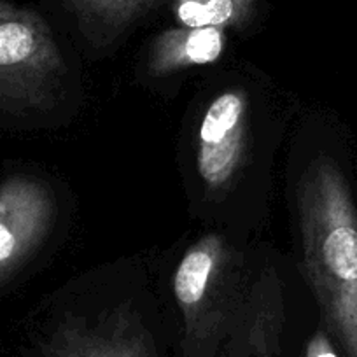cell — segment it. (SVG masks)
<instances>
[{
    "mask_svg": "<svg viewBox=\"0 0 357 357\" xmlns=\"http://www.w3.org/2000/svg\"><path fill=\"white\" fill-rule=\"evenodd\" d=\"M305 279L328 331L347 357H357V207L331 158H317L298 186Z\"/></svg>",
    "mask_w": 357,
    "mask_h": 357,
    "instance_id": "obj_1",
    "label": "cell"
},
{
    "mask_svg": "<svg viewBox=\"0 0 357 357\" xmlns=\"http://www.w3.org/2000/svg\"><path fill=\"white\" fill-rule=\"evenodd\" d=\"M63 74L60 47L43 16L0 0V105L44 107Z\"/></svg>",
    "mask_w": 357,
    "mask_h": 357,
    "instance_id": "obj_2",
    "label": "cell"
},
{
    "mask_svg": "<svg viewBox=\"0 0 357 357\" xmlns=\"http://www.w3.org/2000/svg\"><path fill=\"white\" fill-rule=\"evenodd\" d=\"M53 218L54 198L39 178L13 175L0 184V286L39 249Z\"/></svg>",
    "mask_w": 357,
    "mask_h": 357,
    "instance_id": "obj_3",
    "label": "cell"
},
{
    "mask_svg": "<svg viewBox=\"0 0 357 357\" xmlns=\"http://www.w3.org/2000/svg\"><path fill=\"white\" fill-rule=\"evenodd\" d=\"M249 98L242 89L218 95L205 111L198 133L197 170L211 191L229 186L247 151Z\"/></svg>",
    "mask_w": 357,
    "mask_h": 357,
    "instance_id": "obj_4",
    "label": "cell"
},
{
    "mask_svg": "<svg viewBox=\"0 0 357 357\" xmlns=\"http://www.w3.org/2000/svg\"><path fill=\"white\" fill-rule=\"evenodd\" d=\"M43 357H158L149 331L126 310L97 324L68 322L53 336Z\"/></svg>",
    "mask_w": 357,
    "mask_h": 357,
    "instance_id": "obj_5",
    "label": "cell"
},
{
    "mask_svg": "<svg viewBox=\"0 0 357 357\" xmlns=\"http://www.w3.org/2000/svg\"><path fill=\"white\" fill-rule=\"evenodd\" d=\"M226 245L219 235H205L188 249L174 275V294L186 321L188 340L208 338L212 333L211 301L221 284Z\"/></svg>",
    "mask_w": 357,
    "mask_h": 357,
    "instance_id": "obj_6",
    "label": "cell"
},
{
    "mask_svg": "<svg viewBox=\"0 0 357 357\" xmlns=\"http://www.w3.org/2000/svg\"><path fill=\"white\" fill-rule=\"evenodd\" d=\"M226 43V30L215 26L163 30L151 46L147 70L153 77H163L184 68L214 63L225 53Z\"/></svg>",
    "mask_w": 357,
    "mask_h": 357,
    "instance_id": "obj_7",
    "label": "cell"
},
{
    "mask_svg": "<svg viewBox=\"0 0 357 357\" xmlns=\"http://www.w3.org/2000/svg\"><path fill=\"white\" fill-rule=\"evenodd\" d=\"M82 32L95 43H111L160 8L165 0H63Z\"/></svg>",
    "mask_w": 357,
    "mask_h": 357,
    "instance_id": "obj_8",
    "label": "cell"
},
{
    "mask_svg": "<svg viewBox=\"0 0 357 357\" xmlns=\"http://www.w3.org/2000/svg\"><path fill=\"white\" fill-rule=\"evenodd\" d=\"M256 8L257 0H172L175 22L186 29H242Z\"/></svg>",
    "mask_w": 357,
    "mask_h": 357,
    "instance_id": "obj_9",
    "label": "cell"
},
{
    "mask_svg": "<svg viewBox=\"0 0 357 357\" xmlns=\"http://www.w3.org/2000/svg\"><path fill=\"white\" fill-rule=\"evenodd\" d=\"M282 301L279 289L272 284L268 291H257L250 324L247 328L245 350L249 357H275L279 350Z\"/></svg>",
    "mask_w": 357,
    "mask_h": 357,
    "instance_id": "obj_10",
    "label": "cell"
},
{
    "mask_svg": "<svg viewBox=\"0 0 357 357\" xmlns=\"http://www.w3.org/2000/svg\"><path fill=\"white\" fill-rule=\"evenodd\" d=\"M305 357H338V354H336L328 333L319 329V331H315V335L312 336L310 342L307 343Z\"/></svg>",
    "mask_w": 357,
    "mask_h": 357,
    "instance_id": "obj_11",
    "label": "cell"
}]
</instances>
